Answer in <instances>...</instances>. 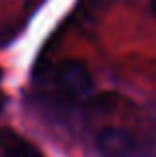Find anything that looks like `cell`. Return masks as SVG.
Wrapping results in <instances>:
<instances>
[{
    "label": "cell",
    "instance_id": "cell-1",
    "mask_svg": "<svg viewBox=\"0 0 156 157\" xmlns=\"http://www.w3.org/2000/svg\"><path fill=\"white\" fill-rule=\"evenodd\" d=\"M50 82L56 92H60L66 98H80L88 94L92 88V76H90L88 68L78 60L60 62L52 70Z\"/></svg>",
    "mask_w": 156,
    "mask_h": 157
},
{
    "label": "cell",
    "instance_id": "cell-2",
    "mask_svg": "<svg viewBox=\"0 0 156 157\" xmlns=\"http://www.w3.org/2000/svg\"><path fill=\"white\" fill-rule=\"evenodd\" d=\"M96 147L102 157H130L136 151V139L120 127H106L98 133Z\"/></svg>",
    "mask_w": 156,
    "mask_h": 157
},
{
    "label": "cell",
    "instance_id": "cell-3",
    "mask_svg": "<svg viewBox=\"0 0 156 157\" xmlns=\"http://www.w3.org/2000/svg\"><path fill=\"white\" fill-rule=\"evenodd\" d=\"M0 145H2V157H42V153L32 143L8 129L0 131Z\"/></svg>",
    "mask_w": 156,
    "mask_h": 157
},
{
    "label": "cell",
    "instance_id": "cell-4",
    "mask_svg": "<svg viewBox=\"0 0 156 157\" xmlns=\"http://www.w3.org/2000/svg\"><path fill=\"white\" fill-rule=\"evenodd\" d=\"M4 104H6V100H4V96H2V94H0V109H2V107H4Z\"/></svg>",
    "mask_w": 156,
    "mask_h": 157
},
{
    "label": "cell",
    "instance_id": "cell-5",
    "mask_svg": "<svg viewBox=\"0 0 156 157\" xmlns=\"http://www.w3.org/2000/svg\"><path fill=\"white\" fill-rule=\"evenodd\" d=\"M152 14L156 16V0H152Z\"/></svg>",
    "mask_w": 156,
    "mask_h": 157
},
{
    "label": "cell",
    "instance_id": "cell-6",
    "mask_svg": "<svg viewBox=\"0 0 156 157\" xmlns=\"http://www.w3.org/2000/svg\"><path fill=\"white\" fill-rule=\"evenodd\" d=\"M94 2H100V0H94ZM102 2H106V0H102Z\"/></svg>",
    "mask_w": 156,
    "mask_h": 157
},
{
    "label": "cell",
    "instance_id": "cell-7",
    "mask_svg": "<svg viewBox=\"0 0 156 157\" xmlns=\"http://www.w3.org/2000/svg\"><path fill=\"white\" fill-rule=\"evenodd\" d=\"M0 78H2V70H0Z\"/></svg>",
    "mask_w": 156,
    "mask_h": 157
}]
</instances>
